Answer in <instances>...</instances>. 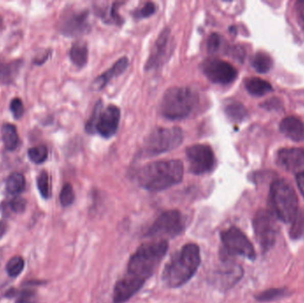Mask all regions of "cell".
I'll return each mask as SVG.
<instances>
[{
    "label": "cell",
    "mask_w": 304,
    "mask_h": 303,
    "mask_svg": "<svg viewBox=\"0 0 304 303\" xmlns=\"http://www.w3.org/2000/svg\"><path fill=\"white\" fill-rule=\"evenodd\" d=\"M286 295L285 289H270L260 293L256 299L260 301H270V300H278Z\"/></svg>",
    "instance_id": "obj_32"
},
{
    "label": "cell",
    "mask_w": 304,
    "mask_h": 303,
    "mask_svg": "<svg viewBox=\"0 0 304 303\" xmlns=\"http://www.w3.org/2000/svg\"><path fill=\"white\" fill-rule=\"evenodd\" d=\"M4 28V20L3 18L0 15V31H2Z\"/></svg>",
    "instance_id": "obj_41"
},
{
    "label": "cell",
    "mask_w": 304,
    "mask_h": 303,
    "mask_svg": "<svg viewBox=\"0 0 304 303\" xmlns=\"http://www.w3.org/2000/svg\"><path fill=\"white\" fill-rule=\"evenodd\" d=\"M186 156L189 171L197 176L211 172L215 165L214 153L209 145H192L186 149Z\"/></svg>",
    "instance_id": "obj_11"
},
{
    "label": "cell",
    "mask_w": 304,
    "mask_h": 303,
    "mask_svg": "<svg viewBox=\"0 0 304 303\" xmlns=\"http://www.w3.org/2000/svg\"><path fill=\"white\" fill-rule=\"evenodd\" d=\"M252 66L260 73H267L273 66V60L264 52H258L252 60Z\"/></svg>",
    "instance_id": "obj_25"
},
{
    "label": "cell",
    "mask_w": 304,
    "mask_h": 303,
    "mask_svg": "<svg viewBox=\"0 0 304 303\" xmlns=\"http://www.w3.org/2000/svg\"><path fill=\"white\" fill-rule=\"evenodd\" d=\"M279 129L287 138L294 142H301L304 140L303 123L295 117H287L281 121Z\"/></svg>",
    "instance_id": "obj_19"
},
{
    "label": "cell",
    "mask_w": 304,
    "mask_h": 303,
    "mask_svg": "<svg viewBox=\"0 0 304 303\" xmlns=\"http://www.w3.org/2000/svg\"><path fill=\"white\" fill-rule=\"evenodd\" d=\"M243 276V270L235 264H229L216 273L215 284L223 290H228L236 285Z\"/></svg>",
    "instance_id": "obj_17"
},
{
    "label": "cell",
    "mask_w": 304,
    "mask_h": 303,
    "mask_svg": "<svg viewBox=\"0 0 304 303\" xmlns=\"http://www.w3.org/2000/svg\"><path fill=\"white\" fill-rule=\"evenodd\" d=\"M7 224L4 222H0V239L7 232Z\"/></svg>",
    "instance_id": "obj_40"
},
{
    "label": "cell",
    "mask_w": 304,
    "mask_h": 303,
    "mask_svg": "<svg viewBox=\"0 0 304 303\" xmlns=\"http://www.w3.org/2000/svg\"><path fill=\"white\" fill-rule=\"evenodd\" d=\"M24 259L20 256H14L9 259L7 264V271L9 276L12 277H16L20 273L23 272L24 269Z\"/></svg>",
    "instance_id": "obj_29"
},
{
    "label": "cell",
    "mask_w": 304,
    "mask_h": 303,
    "mask_svg": "<svg viewBox=\"0 0 304 303\" xmlns=\"http://www.w3.org/2000/svg\"><path fill=\"white\" fill-rule=\"evenodd\" d=\"M167 250L166 240H154L142 244L130 257L126 275L146 282L155 272Z\"/></svg>",
    "instance_id": "obj_3"
},
{
    "label": "cell",
    "mask_w": 304,
    "mask_h": 303,
    "mask_svg": "<svg viewBox=\"0 0 304 303\" xmlns=\"http://www.w3.org/2000/svg\"><path fill=\"white\" fill-rule=\"evenodd\" d=\"M156 11H157V6L155 4L148 2L142 7L141 10L137 11L135 15L137 18H147V17H149L152 14H155Z\"/></svg>",
    "instance_id": "obj_37"
},
{
    "label": "cell",
    "mask_w": 304,
    "mask_h": 303,
    "mask_svg": "<svg viewBox=\"0 0 304 303\" xmlns=\"http://www.w3.org/2000/svg\"><path fill=\"white\" fill-rule=\"evenodd\" d=\"M276 216L270 210H260L253 219V229L257 242L264 252L274 246L277 237Z\"/></svg>",
    "instance_id": "obj_9"
},
{
    "label": "cell",
    "mask_w": 304,
    "mask_h": 303,
    "mask_svg": "<svg viewBox=\"0 0 304 303\" xmlns=\"http://www.w3.org/2000/svg\"><path fill=\"white\" fill-rule=\"evenodd\" d=\"M171 31L168 28L163 30L159 34L158 39L156 41L154 47L152 48L149 59L146 62V71L153 70L159 68L161 64L166 61L169 55V51L171 50Z\"/></svg>",
    "instance_id": "obj_14"
},
{
    "label": "cell",
    "mask_w": 304,
    "mask_h": 303,
    "mask_svg": "<svg viewBox=\"0 0 304 303\" xmlns=\"http://www.w3.org/2000/svg\"><path fill=\"white\" fill-rule=\"evenodd\" d=\"M222 42L223 38L219 34H211L207 40V52L211 54L217 53L222 46Z\"/></svg>",
    "instance_id": "obj_34"
},
{
    "label": "cell",
    "mask_w": 304,
    "mask_h": 303,
    "mask_svg": "<svg viewBox=\"0 0 304 303\" xmlns=\"http://www.w3.org/2000/svg\"><path fill=\"white\" fill-rule=\"evenodd\" d=\"M37 186L41 197L48 199L51 196L50 180L48 172L42 171L37 178Z\"/></svg>",
    "instance_id": "obj_28"
},
{
    "label": "cell",
    "mask_w": 304,
    "mask_h": 303,
    "mask_svg": "<svg viewBox=\"0 0 304 303\" xmlns=\"http://www.w3.org/2000/svg\"><path fill=\"white\" fill-rule=\"evenodd\" d=\"M18 296L16 303H36V291L32 288L25 287L24 289L17 293Z\"/></svg>",
    "instance_id": "obj_33"
},
{
    "label": "cell",
    "mask_w": 304,
    "mask_h": 303,
    "mask_svg": "<svg viewBox=\"0 0 304 303\" xmlns=\"http://www.w3.org/2000/svg\"><path fill=\"white\" fill-rule=\"evenodd\" d=\"M10 110L15 119H20L24 114V106L20 98H14L10 103Z\"/></svg>",
    "instance_id": "obj_36"
},
{
    "label": "cell",
    "mask_w": 304,
    "mask_h": 303,
    "mask_svg": "<svg viewBox=\"0 0 304 303\" xmlns=\"http://www.w3.org/2000/svg\"><path fill=\"white\" fill-rule=\"evenodd\" d=\"M277 162L287 171L299 175L304 172V149L282 148L277 153Z\"/></svg>",
    "instance_id": "obj_15"
},
{
    "label": "cell",
    "mask_w": 304,
    "mask_h": 303,
    "mask_svg": "<svg viewBox=\"0 0 304 303\" xmlns=\"http://www.w3.org/2000/svg\"><path fill=\"white\" fill-rule=\"evenodd\" d=\"M223 252L228 256H242L247 259H255L253 244L243 231L236 227H230L221 233Z\"/></svg>",
    "instance_id": "obj_8"
},
{
    "label": "cell",
    "mask_w": 304,
    "mask_h": 303,
    "mask_svg": "<svg viewBox=\"0 0 304 303\" xmlns=\"http://www.w3.org/2000/svg\"><path fill=\"white\" fill-rule=\"evenodd\" d=\"M26 186V180L23 174L14 172L8 176L6 182V189L11 195H18L24 191Z\"/></svg>",
    "instance_id": "obj_24"
},
{
    "label": "cell",
    "mask_w": 304,
    "mask_h": 303,
    "mask_svg": "<svg viewBox=\"0 0 304 303\" xmlns=\"http://www.w3.org/2000/svg\"><path fill=\"white\" fill-rule=\"evenodd\" d=\"M183 141L180 127L156 128L148 135L142 148V155L153 157L178 148Z\"/></svg>",
    "instance_id": "obj_6"
},
{
    "label": "cell",
    "mask_w": 304,
    "mask_h": 303,
    "mask_svg": "<svg viewBox=\"0 0 304 303\" xmlns=\"http://www.w3.org/2000/svg\"><path fill=\"white\" fill-rule=\"evenodd\" d=\"M296 182H297L298 188L300 189L301 195L304 197V172L297 175V176H296Z\"/></svg>",
    "instance_id": "obj_39"
},
{
    "label": "cell",
    "mask_w": 304,
    "mask_h": 303,
    "mask_svg": "<svg viewBox=\"0 0 304 303\" xmlns=\"http://www.w3.org/2000/svg\"><path fill=\"white\" fill-rule=\"evenodd\" d=\"M70 58L77 67H84L88 60V45L84 41H77L70 50Z\"/></svg>",
    "instance_id": "obj_22"
},
{
    "label": "cell",
    "mask_w": 304,
    "mask_h": 303,
    "mask_svg": "<svg viewBox=\"0 0 304 303\" xmlns=\"http://www.w3.org/2000/svg\"><path fill=\"white\" fill-rule=\"evenodd\" d=\"M184 229L182 214L177 210H169L162 212L150 226L145 236H169L175 237Z\"/></svg>",
    "instance_id": "obj_10"
},
{
    "label": "cell",
    "mask_w": 304,
    "mask_h": 303,
    "mask_svg": "<svg viewBox=\"0 0 304 303\" xmlns=\"http://www.w3.org/2000/svg\"><path fill=\"white\" fill-rule=\"evenodd\" d=\"M199 101L198 93L191 88L173 86L166 90L163 95L159 103V112L167 119H183L192 113Z\"/></svg>",
    "instance_id": "obj_4"
},
{
    "label": "cell",
    "mask_w": 304,
    "mask_h": 303,
    "mask_svg": "<svg viewBox=\"0 0 304 303\" xmlns=\"http://www.w3.org/2000/svg\"><path fill=\"white\" fill-rule=\"evenodd\" d=\"M296 11L299 19L304 24V1H298L296 3Z\"/></svg>",
    "instance_id": "obj_38"
},
{
    "label": "cell",
    "mask_w": 304,
    "mask_h": 303,
    "mask_svg": "<svg viewBox=\"0 0 304 303\" xmlns=\"http://www.w3.org/2000/svg\"><path fill=\"white\" fill-rule=\"evenodd\" d=\"M23 63V60H14L12 61H0V81L4 84H12L19 73Z\"/></svg>",
    "instance_id": "obj_20"
},
{
    "label": "cell",
    "mask_w": 304,
    "mask_h": 303,
    "mask_svg": "<svg viewBox=\"0 0 304 303\" xmlns=\"http://www.w3.org/2000/svg\"><path fill=\"white\" fill-rule=\"evenodd\" d=\"M304 233V213L302 212H298L297 215L295 216L292 221V227L290 229V236L294 240L300 239Z\"/></svg>",
    "instance_id": "obj_30"
},
{
    "label": "cell",
    "mask_w": 304,
    "mask_h": 303,
    "mask_svg": "<svg viewBox=\"0 0 304 303\" xmlns=\"http://www.w3.org/2000/svg\"><path fill=\"white\" fill-rule=\"evenodd\" d=\"M225 113L233 121H243L247 118V110L237 101H230L225 106Z\"/></svg>",
    "instance_id": "obj_26"
},
{
    "label": "cell",
    "mask_w": 304,
    "mask_h": 303,
    "mask_svg": "<svg viewBox=\"0 0 304 303\" xmlns=\"http://www.w3.org/2000/svg\"><path fill=\"white\" fill-rule=\"evenodd\" d=\"M1 136L4 146L8 152H14L20 145V138L14 125L4 124L1 128Z\"/></svg>",
    "instance_id": "obj_21"
},
{
    "label": "cell",
    "mask_w": 304,
    "mask_h": 303,
    "mask_svg": "<svg viewBox=\"0 0 304 303\" xmlns=\"http://www.w3.org/2000/svg\"><path fill=\"white\" fill-rule=\"evenodd\" d=\"M203 73L214 84H230L236 79L237 71L227 61L209 58L201 63Z\"/></svg>",
    "instance_id": "obj_12"
},
{
    "label": "cell",
    "mask_w": 304,
    "mask_h": 303,
    "mask_svg": "<svg viewBox=\"0 0 304 303\" xmlns=\"http://www.w3.org/2000/svg\"><path fill=\"white\" fill-rule=\"evenodd\" d=\"M144 283L142 280L125 275L116 284L113 291V302H126L142 288Z\"/></svg>",
    "instance_id": "obj_16"
},
{
    "label": "cell",
    "mask_w": 304,
    "mask_h": 303,
    "mask_svg": "<svg viewBox=\"0 0 304 303\" xmlns=\"http://www.w3.org/2000/svg\"><path fill=\"white\" fill-rule=\"evenodd\" d=\"M246 89L253 96H263L272 91L271 84L259 78H248L245 82Z\"/></svg>",
    "instance_id": "obj_23"
},
{
    "label": "cell",
    "mask_w": 304,
    "mask_h": 303,
    "mask_svg": "<svg viewBox=\"0 0 304 303\" xmlns=\"http://www.w3.org/2000/svg\"><path fill=\"white\" fill-rule=\"evenodd\" d=\"M201 263L200 247L196 244H187L166 265L162 279L171 288L183 287L189 282Z\"/></svg>",
    "instance_id": "obj_2"
},
{
    "label": "cell",
    "mask_w": 304,
    "mask_h": 303,
    "mask_svg": "<svg viewBox=\"0 0 304 303\" xmlns=\"http://www.w3.org/2000/svg\"><path fill=\"white\" fill-rule=\"evenodd\" d=\"M29 159L36 165L43 164L48 158V148L46 145H37L29 149Z\"/></svg>",
    "instance_id": "obj_27"
},
{
    "label": "cell",
    "mask_w": 304,
    "mask_h": 303,
    "mask_svg": "<svg viewBox=\"0 0 304 303\" xmlns=\"http://www.w3.org/2000/svg\"><path fill=\"white\" fill-rule=\"evenodd\" d=\"M75 200V193L72 186L70 183H66L60 193V202L62 206H70Z\"/></svg>",
    "instance_id": "obj_31"
},
{
    "label": "cell",
    "mask_w": 304,
    "mask_h": 303,
    "mask_svg": "<svg viewBox=\"0 0 304 303\" xmlns=\"http://www.w3.org/2000/svg\"><path fill=\"white\" fill-rule=\"evenodd\" d=\"M128 58L125 57V56L120 58L119 60L116 61L115 63L113 64V66L110 70L95 79L92 84L93 90H95V91L101 90L106 84H108L110 81L112 80V78L121 75L126 70V68L128 67Z\"/></svg>",
    "instance_id": "obj_18"
},
{
    "label": "cell",
    "mask_w": 304,
    "mask_h": 303,
    "mask_svg": "<svg viewBox=\"0 0 304 303\" xmlns=\"http://www.w3.org/2000/svg\"><path fill=\"white\" fill-rule=\"evenodd\" d=\"M120 110L115 105H110L102 109L101 101L95 106L94 113L85 125L89 134L97 133L104 138H111L118 131L120 121Z\"/></svg>",
    "instance_id": "obj_7"
},
{
    "label": "cell",
    "mask_w": 304,
    "mask_h": 303,
    "mask_svg": "<svg viewBox=\"0 0 304 303\" xmlns=\"http://www.w3.org/2000/svg\"><path fill=\"white\" fill-rule=\"evenodd\" d=\"M270 201L271 212L277 219L284 223H292L297 215V195L287 181L277 180L271 184Z\"/></svg>",
    "instance_id": "obj_5"
},
{
    "label": "cell",
    "mask_w": 304,
    "mask_h": 303,
    "mask_svg": "<svg viewBox=\"0 0 304 303\" xmlns=\"http://www.w3.org/2000/svg\"><path fill=\"white\" fill-rule=\"evenodd\" d=\"M58 29L61 34L67 37H76L88 33L90 30L88 12L83 11L64 14L59 21Z\"/></svg>",
    "instance_id": "obj_13"
},
{
    "label": "cell",
    "mask_w": 304,
    "mask_h": 303,
    "mask_svg": "<svg viewBox=\"0 0 304 303\" xmlns=\"http://www.w3.org/2000/svg\"><path fill=\"white\" fill-rule=\"evenodd\" d=\"M8 206L15 213H21L26 210L27 201L24 198L15 197L12 200H10V202L8 203Z\"/></svg>",
    "instance_id": "obj_35"
},
{
    "label": "cell",
    "mask_w": 304,
    "mask_h": 303,
    "mask_svg": "<svg viewBox=\"0 0 304 303\" xmlns=\"http://www.w3.org/2000/svg\"><path fill=\"white\" fill-rule=\"evenodd\" d=\"M184 166L182 161L171 159L149 163L140 169L139 184L149 191H161L178 184L183 180Z\"/></svg>",
    "instance_id": "obj_1"
}]
</instances>
